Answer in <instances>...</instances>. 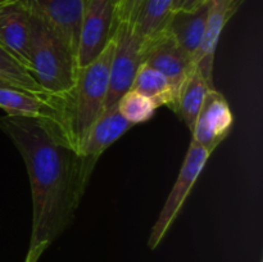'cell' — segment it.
<instances>
[{"instance_id":"cell-1","label":"cell","mask_w":263,"mask_h":262,"mask_svg":"<svg viewBox=\"0 0 263 262\" xmlns=\"http://www.w3.org/2000/svg\"><path fill=\"white\" fill-rule=\"evenodd\" d=\"M0 130L25 162L32 195L30 248L45 251L68 229L86 192L71 127L41 117L3 116Z\"/></svg>"},{"instance_id":"cell-2","label":"cell","mask_w":263,"mask_h":262,"mask_svg":"<svg viewBox=\"0 0 263 262\" xmlns=\"http://www.w3.org/2000/svg\"><path fill=\"white\" fill-rule=\"evenodd\" d=\"M30 15V72L48 94L72 97L79 71L76 55L43 18L32 12Z\"/></svg>"},{"instance_id":"cell-3","label":"cell","mask_w":263,"mask_h":262,"mask_svg":"<svg viewBox=\"0 0 263 262\" xmlns=\"http://www.w3.org/2000/svg\"><path fill=\"white\" fill-rule=\"evenodd\" d=\"M113 50L115 41L112 36L104 51L95 61L77 71L76 85L72 95V128L79 149L90 128L104 110Z\"/></svg>"},{"instance_id":"cell-4","label":"cell","mask_w":263,"mask_h":262,"mask_svg":"<svg viewBox=\"0 0 263 262\" xmlns=\"http://www.w3.org/2000/svg\"><path fill=\"white\" fill-rule=\"evenodd\" d=\"M113 41L115 50L110 62L109 87L103 113L115 108L120 98L133 87L136 73L144 63L143 41L133 23L117 21Z\"/></svg>"},{"instance_id":"cell-5","label":"cell","mask_w":263,"mask_h":262,"mask_svg":"<svg viewBox=\"0 0 263 262\" xmlns=\"http://www.w3.org/2000/svg\"><path fill=\"white\" fill-rule=\"evenodd\" d=\"M210 157L211 154L205 149L195 144L194 141H190L189 149H187L186 156H185L182 166L180 169L179 176H177L176 181L164 202V205L159 212L156 223L151 230L148 240V246L151 249H156L161 244L166 234L168 233L170 228L174 225L175 220L181 212L185 200L192 193L193 188L204 170Z\"/></svg>"},{"instance_id":"cell-6","label":"cell","mask_w":263,"mask_h":262,"mask_svg":"<svg viewBox=\"0 0 263 262\" xmlns=\"http://www.w3.org/2000/svg\"><path fill=\"white\" fill-rule=\"evenodd\" d=\"M117 25V3L115 0H86L79 46L77 67L87 66L104 51Z\"/></svg>"},{"instance_id":"cell-7","label":"cell","mask_w":263,"mask_h":262,"mask_svg":"<svg viewBox=\"0 0 263 262\" xmlns=\"http://www.w3.org/2000/svg\"><path fill=\"white\" fill-rule=\"evenodd\" d=\"M0 108L9 116L51 118L72 128V97L32 94L12 87H0Z\"/></svg>"},{"instance_id":"cell-8","label":"cell","mask_w":263,"mask_h":262,"mask_svg":"<svg viewBox=\"0 0 263 262\" xmlns=\"http://www.w3.org/2000/svg\"><path fill=\"white\" fill-rule=\"evenodd\" d=\"M234 115L226 98L218 90L211 89L205 95L192 133V141L212 154L230 135Z\"/></svg>"},{"instance_id":"cell-9","label":"cell","mask_w":263,"mask_h":262,"mask_svg":"<svg viewBox=\"0 0 263 262\" xmlns=\"http://www.w3.org/2000/svg\"><path fill=\"white\" fill-rule=\"evenodd\" d=\"M133 127L134 126L120 115L116 107L98 118L79 149L82 180L86 186H89L92 171L102 154Z\"/></svg>"},{"instance_id":"cell-10","label":"cell","mask_w":263,"mask_h":262,"mask_svg":"<svg viewBox=\"0 0 263 262\" xmlns=\"http://www.w3.org/2000/svg\"><path fill=\"white\" fill-rule=\"evenodd\" d=\"M144 63L163 73L177 94L195 69L193 59L166 30L144 45Z\"/></svg>"},{"instance_id":"cell-11","label":"cell","mask_w":263,"mask_h":262,"mask_svg":"<svg viewBox=\"0 0 263 262\" xmlns=\"http://www.w3.org/2000/svg\"><path fill=\"white\" fill-rule=\"evenodd\" d=\"M62 36L77 55L80 28L86 0H20Z\"/></svg>"},{"instance_id":"cell-12","label":"cell","mask_w":263,"mask_h":262,"mask_svg":"<svg viewBox=\"0 0 263 262\" xmlns=\"http://www.w3.org/2000/svg\"><path fill=\"white\" fill-rule=\"evenodd\" d=\"M30 10L20 0L0 3V45L30 71Z\"/></svg>"},{"instance_id":"cell-13","label":"cell","mask_w":263,"mask_h":262,"mask_svg":"<svg viewBox=\"0 0 263 262\" xmlns=\"http://www.w3.org/2000/svg\"><path fill=\"white\" fill-rule=\"evenodd\" d=\"M243 2L244 0H210L208 3L205 32L195 58V68L211 85H213V66L220 36Z\"/></svg>"},{"instance_id":"cell-14","label":"cell","mask_w":263,"mask_h":262,"mask_svg":"<svg viewBox=\"0 0 263 262\" xmlns=\"http://www.w3.org/2000/svg\"><path fill=\"white\" fill-rule=\"evenodd\" d=\"M208 3L210 0L202 7L190 12H174L166 27V31L174 38L177 45L193 59L194 66L195 58L204 38Z\"/></svg>"},{"instance_id":"cell-15","label":"cell","mask_w":263,"mask_h":262,"mask_svg":"<svg viewBox=\"0 0 263 262\" xmlns=\"http://www.w3.org/2000/svg\"><path fill=\"white\" fill-rule=\"evenodd\" d=\"M175 0H144L133 21L136 33L144 45L166 30L174 14Z\"/></svg>"},{"instance_id":"cell-16","label":"cell","mask_w":263,"mask_h":262,"mask_svg":"<svg viewBox=\"0 0 263 262\" xmlns=\"http://www.w3.org/2000/svg\"><path fill=\"white\" fill-rule=\"evenodd\" d=\"M131 89L151 98L158 107L164 105L176 113L179 94L170 80L153 67L145 63L141 64Z\"/></svg>"},{"instance_id":"cell-17","label":"cell","mask_w":263,"mask_h":262,"mask_svg":"<svg viewBox=\"0 0 263 262\" xmlns=\"http://www.w3.org/2000/svg\"><path fill=\"white\" fill-rule=\"evenodd\" d=\"M211 89H215V86L211 85L195 68L180 90L176 113L190 131L194 127L205 95Z\"/></svg>"},{"instance_id":"cell-18","label":"cell","mask_w":263,"mask_h":262,"mask_svg":"<svg viewBox=\"0 0 263 262\" xmlns=\"http://www.w3.org/2000/svg\"><path fill=\"white\" fill-rule=\"evenodd\" d=\"M0 81L12 87L32 94H48L44 91L26 67L0 45Z\"/></svg>"},{"instance_id":"cell-19","label":"cell","mask_w":263,"mask_h":262,"mask_svg":"<svg viewBox=\"0 0 263 262\" xmlns=\"http://www.w3.org/2000/svg\"><path fill=\"white\" fill-rule=\"evenodd\" d=\"M116 108L128 123L135 126L148 122L159 107L151 98L130 89L120 98Z\"/></svg>"},{"instance_id":"cell-20","label":"cell","mask_w":263,"mask_h":262,"mask_svg":"<svg viewBox=\"0 0 263 262\" xmlns=\"http://www.w3.org/2000/svg\"><path fill=\"white\" fill-rule=\"evenodd\" d=\"M144 0H123L117 8V21H126L133 23L139 8Z\"/></svg>"},{"instance_id":"cell-21","label":"cell","mask_w":263,"mask_h":262,"mask_svg":"<svg viewBox=\"0 0 263 262\" xmlns=\"http://www.w3.org/2000/svg\"><path fill=\"white\" fill-rule=\"evenodd\" d=\"M208 0H175L174 12H190L202 7Z\"/></svg>"},{"instance_id":"cell-22","label":"cell","mask_w":263,"mask_h":262,"mask_svg":"<svg viewBox=\"0 0 263 262\" xmlns=\"http://www.w3.org/2000/svg\"><path fill=\"white\" fill-rule=\"evenodd\" d=\"M0 87H12V86H10V85H8V84H5V82L0 81ZM12 89H14V87H12Z\"/></svg>"},{"instance_id":"cell-23","label":"cell","mask_w":263,"mask_h":262,"mask_svg":"<svg viewBox=\"0 0 263 262\" xmlns=\"http://www.w3.org/2000/svg\"><path fill=\"white\" fill-rule=\"evenodd\" d=\"M115 2L117 3V8H118V7H120V5H121V3L123 2V0H115Z\"/></svg>"},{"instance_id":"cell-24","label":"cell","mask_w":263,"mask_h":262,"mask_svg":"<svg viewBox=\"0 0 263 262\" xmlns=\"http://www.w3.org/2000/svg\"><path fill=\"white\" fill-rule=\"evenodd\" d=\"M3 2H8V0H0V3H3Z\"/></svg>"}]
</instances>
